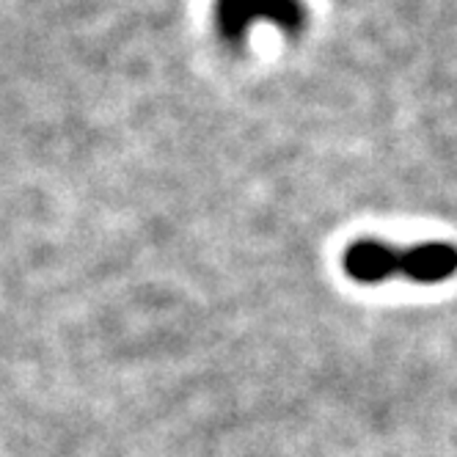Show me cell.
I'll use <instances>...</instances> for the list:
<instances>
[{
    "instance_id": "7a4b0ae2",
    "label": "cell",
    "mask_w": 457,
    "mask_h": 457,
    "mask_svg": "<svg viewBox=\"0 0 457 457\" xmlns=\"http://www.w3.org/2000/svg\"><path fill=\"white\" fill-rule=\"evenodd\" d=\"M457 270V248L446 243H424L400 251V273L419 284H436Z\"/></svg>"
},
{
    "instance_id": "6da1fadb",
    "label": "cell",
    "mask_w": 457,
    "mask_h": 457,
    "mask_svg": "<svg viewBox=\"0 0 457 457\" xmlns=\"http://www.w3.org/2000/svg\"><path fill=\"white\" fill-rule=\"evenodd\" d=\"M215 25L232 45L245 42L256 25L298 34L306 25V6L303 0H215Z\"/></svg>"
},
{
    "instance_id": "3957f363",
    "label": "cell",
    "mask_w": 457,
    "mask_h": 457,
    "mask_svg": "<svg viewBox=\"0 0 457 457\" xmlns=\"http://www.w3.org/2000/svg\"><path fill=\"white\" fill-rule=\"evenodd\" d=\"M345 270L361 284H380L400 273V251L378 240L353 243L345 253Z\"/></svg>"
}]
</instances>
